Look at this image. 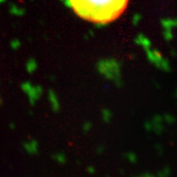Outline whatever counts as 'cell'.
Here are the masks:
<instances>
[{
	"label": "cell",
	"mask_w": 177,
	"mask_h": 177,
	"mask_svg": "<svg viewBox=\"0 0 177 177\" xmlns=\"http://www.w3.org/2000/svg\"><path fill=\"white\" fill-rule=\"evenodd\" d=\"M75 14L95 24H108L119 18L129 0H68Z\"/></svg>",
	"instance_id": "obj_1"
}]
</instances>
